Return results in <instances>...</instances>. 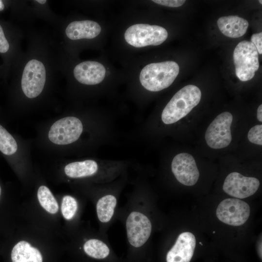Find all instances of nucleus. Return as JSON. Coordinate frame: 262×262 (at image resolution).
<instances>
[{"label":"nucleus","instance_id":"f257e3e1","mask_svg":"<svg viewBox=\"0 0 262 262\" xmlns=\"http://www.w3.org/2000/svg\"><path fill=\"white\" fill-rule=\"evenodd\" d=\"M201 92L196 85H187L178 91L164 109L161 115L165 124L177 122L196 107L200 101Z\"/></svg>","mask_w":262,"mask_h":262},{"label":"nucleus","instance_id":"f03ea898","mask_svg":"<svg viewBox=\"0 0 262 262\" xmlns=\"http://www.w3.org/2000/svg\"><path fill=\"white\" fill-rule=\"evenodd\" d=\"M179 70L178 64L172 61L149 64L142 69L140 82L147 90L159 91L171 85Z\"/></svg>","mask_w":262,"mask_h":262},{"label":"nucleus","instance_id":"7ed1b4c3","mask_svg":"<svg viewBox=\"0 0 262 262\" xmlns=\"http://www.w3.org/2000/svg\"><path fill=\"white\" fill-rule=\"evenodd\" d=\"M233 58L237 78L242 82L252 79L259 68V53L253 44L246 40L239 42Z\"/></svg>","mask_w":262,"mask_h":262},{"label":"nucleus","instance_id":"20e7f679","mask_svg":"<svg viewBox=\"0 0 262 262\" xmlns=\"http://www.w3.org/2000/svg\"><path fill=\"white\" fill-rule=\"evenodd\" d=\"M165 29L158 25L136 24L129 27L124 34L126 41L136 48L158 46L167 38Z\"/></svg>","mask_w":262,"mask_h":262},{"label":"nucleus","instance_id":"39448f33","mask_svg":"<svg viewBox=\"0 0 262 262\" xmlns=\"http://www.w3.org/2000/svg\"><path fill=\"white\" fill-rule=\"evenodd\" d=\"M232 120V115L229 112H224L215 117L205 132V138L208 146L220 149L229 145L232 140L230 126Z\"/></svg>","mask_w":262,"mask_h":262},{"label":"nucleus","instance_id":"423d86ee","mask_svg":"<svg viewBox=\"0 0 262 262\" xmlns=\"http://www.w3.org/2000/svg\"><path fill=\"white\" fill-rule=\"evenodd\" d=\"M82 130V124L79 118L68 116L57 120L51 126L48 137L54 144L68 145L77 141Z\"/></svg>","mask_w":262,"mask_h":262},{"label":"nucleus","instance_id":"0eeeda50","mask_svg":"<svg viewBox=\"0 0 262 262\" xmlns=\"http://www.w3.org/2000/svg\"><path fill=\"white\" fill-rule=\"evenodd\" d=\"M248 204L239 199L229 198L222 200L218 205L216 214L222 222L232 226L245 224L250 215Z\"/></svg>","mask_w":262,"mask_h":262},{"label":"nucleus","instance_id":"6e6552de","mask_svg":"<svg viewBox=\"0 0 262 262\" xmlns=\"http://www.w3.org/2000/svg\"><path fill=\"white\" fill-rule=\"evenodd\" d=\"M126 229L128 242L134 248L142 246L149 239L152 225L148 217L139 211H132L126 221Z\"/></svg>","mask_w":262,"mask_h":262},{"label":"nucleus","instance_id":"1a4fd4ad","mask_svg":"<svg viewBox=\"0 0 262 262\" xmlns=\"http://www.w3.org/2000/svg\"><path fill=\"white\" fill-rule=\"evenodd\" d=\"M46 82V70L43 63L33 59L26 65L21 79V87L25 96L33 98L39 95Z\"/></svg>","mask_w":262,"mask_h":262},{"label":"nucleus","instance_id":"9d476101","mask_svg":"<svg viewBox=\"0 0 262 262\" xmlns=\"http://www.w3.org/2000/svg\"><path fill=\"white\" fill-rule=\"evenodd\" d=\"M260 181L254 177L244 176L234 172L226 178L223 189L228 195L238 198H244L255 194L260 186Z\"/></svg>","mask_w":262,"mask_h":262},{"label":"nucleus","instance_id":"9b49d317","mask_svg":"<svg viewBox=\"0 0 262 262\" xmlns=\"http://www.w3.org/2000/svg\"><path fill=\"white\" fill-rule=\"evenodd\" d=\"M171 170L178 181L186 186L195 185L199 177L194 157L187 153H180L174 157Z\"/></svg>","mask_w":262,"mask_h":262},{"label":"nucleus","instance_id":"f8f14e48","mask_svg":"<svg viewBox=\"0 0 262 262\" xmlns=\"http://www.w3.org/2000/svg\"><path fill=\"white\" fill-rule=\"evenodd\" d=\"M195 235L190 232H182L167 252L166 262H190L196 247Z\"/></svg>","mask_w":262,"mask_h":262},{"label":"nucleus","instance_id":"ddd939ff","mask_svg":"<svg viewBox=\"0 0 262 262\" xmlns=\"http://www.w3.org/2000/svg\"><path fill=\"white\" fill-rule=\"evenodd\" d=\"M106 70L102 64L96 61H84L77 65L74 69L75 79L80 83L95 85L105 78Z\"/></svg>","mask_w":262,"mask_h":262},{"label":"nucleus","instance_id":"4468645a","mask_svg":"<svg viewBox=\"0 0 262 262\" xmlns=\"http://www.w3.org/2000/svg\"><path fill=\"white\" fill-rule=\"evenodd\" d=\"M100 32V25L91 20L73 21L68 24L66 30V36L71 40L92 39L97 36Z\"/></svg>","mask_w":262,"mask_h":262},{"label":"nucleus","instance_id":"2eb2a0df","mask_svg":"<svg viewBox=\"0 0 262 262\" xmlns=\"http://www.w3.org/2000/svg\"><path fill=\"white\" fill-rule=\"evenodd\" d=\"M217 24L221 32L230 38H238L244 35L249 25L246 19L237 16L221 17L217 20Z\"/></svg>","mask_w":262,"mask_h":262},{"label":"nucleus","instance_id":"dca6fc26","mask_svg":"<svg viewBox=\"0 0 262 262\" xmlns=\"http://www.w3.org/2000/svg\"><path fill=\"white\" fill-rule=\"evenodd\" d=\"M11 259L12 262H43L40 251L25 241L19 242L14 246Z\"/></svg>","mask_w":262,"mask_h":262},{"label":"nucleus","instance_id":"f3484780","mask_svg":"<svg viewBox=\"0 0 262 262\" xmlns=\"http://www.w3.org/2000/svg\"><path fill=\"white\" fill-rule=\"evenodd\" d=\"M97 163L93 160H87L68 164L65 167V172L69 177L79 178L92 176L98 171Z\"/></svg>","mask_w":262,"mask_h":262},{"label":"nucleus","instance_id":"a211bd4d","mask_svg":"<svg viewBox=\"0 0 262 262\" xmlns=\"http://www.w3.org/2000/svg\"><path fill=\"white\" fill-rule=\"evenodd\" d=\"M116 203L115 196L111 194L105 195L98 200L96 204V211L100 222L106 223L111 220Z\"/></svg>","mask_w":262,"mask_h":262},{"label":"nucleus","instance_id":"6ab92c4d","mask_svg":"<svg viewBox=\"0 0 262 262\" xmlns=\"http://www.w3.org/2000/svg\"><path fill=\"white\" fill-rule=\"evenodd\" d=\"M83 250L89 257L98 260H103L110 255L111 251L107 245L103 241L91 239L86 241L83 245Z\"/></svg>","mask_w":262,"mask_h":262},{"label":"nucleus","instance_id":"aec40b11","mask_svg":"<svg viewBox=\"0 0 262 262\" xmlns=\"http://www.w3.org/2000/svg\"><path fill=\"white\" fill-rule=\"evenodd\" d=\"M37 197L41 206L51 214L56 213L59 210L57 202L49 189L41 186L37 191Z\"/></svg>","mask_w":262,"mask_h":262},{"label":"nucleus","instance_id":"412c9836","mask_svg":"<svg viewBox=\"0 0 262 262\" xmlns=\"http://www.w3.org/2000/svg\"><path fill=\"white\" fill-rule=\"evenodd\" d=\"M16 141L8 131L0 125V151L4 154L10 155L17 150Z\"/></svg>","mask_w":262,"mask_h":262},{"label":"nucleus","instance_id":"4be33fe9","mask_svg":"<svg viewBox=\"0 0 262 262\" xmlns=\"http://www.w3.org/2000/svg\"><path fill=\"white\" fill-rule=\"evenodd\" d=\"M77 209L78 203L74 197L68 195L64 196L61 204V212L65 219H72L76 214Z\"/></svg>","mask_w":262,"mask_h":262},{"label":"nucleus","instance_id":"5701e85b","mask_svg":"<svg viewBox=\"0 0 262 262\" xmlns=\"http://www.w3.org/2000/svg\"><path fill=\"white\" fill-rule=\"evenodd\" d=\"M248 140L255 144L262 145V125H257L251 128L247 134Z\"/></svg>","mask_w":262,"mask_h":262},{"label":"nucleus","instance_id":"b1692460","mask_svg":"<svg viewBox=\"0 0 262 262\" xmlns=\"http://www.w3.org/2000/svg\"><path fill=\"white\" fill-rule=\"evenodd\" d=\"M152 1L160 5L171 7H178L186 1L184 0H153Z\"/></svg>","mask_w":262,"mask_h":262},{"label":"nucleus","instance_id":"393cba45","mask_svg":"<svg viewBox=\"0 0 262 262\" xmlns=\"http://www.w3.org/2000/svg\"><path fill=\"white\" fill-rule=\"evenodd\" d=\"M251 42L256 48L258 53L262 54V33L253 34L251 37Z\"/></svg>","mask_w":262,"mask_h":262},{"label":"nucleus","instance_id":"a878e982","mask_svg":"<svg viewBox=\"0 0 262 262\" xmlns=\"http://www.w3.org/2000/svg\"><path fill=\"white\" fill-rule=\"evenodd\" d=\"M9 48V44L6 39L2 28L0 25V52H6Z\"/></svg>","mask_w":262,"mask_h":262},{"label":"nucleus","instance_id":"bb28decb","mask_svg":"<svg viewBox=\"0 0 262 262\" xmlns=\"http://www.w3.org/2000/svg\"><path fill=\"white\" fill-rule=\"evenodd\" d=\"M257 117L259 121L262 122V104H261L258 108Z\"/></svg>","mask_w":262,"mask_h":262},{"label":"nucleus","instance_id":"cd10ccee","mask_svg":"<svg viewBox=\"0 0 262 262\" xmlns=\"http://www.w3.org/2000/svg\"><path fill=\"white\" fill-rule=\"evenodd\" d=\"M4 5L1 0H0V11L3 10Z\"/></svg>","mask_w":262,"mask_h":262},{"label":"nucleus","instance_id":"c85d7f7f","mask_svg":"<svg viewBox=\"0 0 262 262\" xmlns=\"http://www.w3.org/2000/svg\"><path fill=\"white\" fill-rule=\"evenodd\" d=\"M36 1L40 4H44L47 1L46 0H37Z\"/></svg>","mask_w":262,"mask_h":262},{"label":"nucleus","instance_id":"c756f323","mask_svg":"<svg viewBox=\"0 0 262 262\" xmlns=\"http://www.w3.org/2000/svg\"><path fill=\"white\" fill-rule=\"evenodd\" d=\"M1 187L0 186V195H1Z\"/></svg>","mask_w":262,"mask_h":262},{"label":"nucleus","instance_id":"7c9ffc66","mask_svg":"<svg viewBox=\"0 0 262 262\" xmlns=\"http://www.w3.org/2000/svg\"><path fill=\"white\" fill-rule=\"evenodd\" d=\"M259 2H260V3H261V4H262V0H259Z\"/></svg>","mask_w":262,"mask_h":262}]
</instances>
